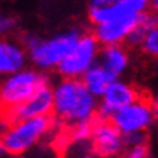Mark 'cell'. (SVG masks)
<instances>
[{"mask_svg": "<svg viewBox=\"0 0 158 158\" xmlns=\"http://www.w3.org/2000/svg\"><path fill=\"white\" fill-rule=\"evenodd\" d=\"M56 124L58 121L55 119L53 114L19 119L6 124L0 137L5 143L8 156H19L47 139L56 129Z\"/></svg>", "mask_w": 158, "mask_h": 158, "instance_id": "3957f363", "label": "cell"}, {"mask_svg": "<svg viewBox=\"0 0 158 158\" xmlns=\"http://www.w3.org/2000/svg\"><path fill=\"white\" fill-rule=\"evenodd\" d=\"M153 73H155V81L158 84V58L155 60V68H153Z\"/></svg>", "mask_w": 158, "mask_h": 158, "instance_id": "603a6c76", "label": "cell"}, {"mask_svg": "<svg viewBox=\"0 0 158 158\" xmlns=\"http://www.w3.org/2000/svg\"><path fill=\"white\" fill-rule=\"evenodd\" d=\"M143 15V13H142ZM142 15L129 16L123 19H114L108 23H102L94 26V35L100 42V45H113V44H126V39L135 24L139 23Z\"/></svg>", "mask_w": 158, "mask_h": 158, "instance_id": "8fae6325", "label": "cell"}, {"mask_svg": "<svg viewBox=\"0 0 158 158\" xmlns=\"http://www.w3.org/2000/svg\"><path fill=\"white\" fill-rule=\"evenodd\" d=\"M27 63L29 56L23 42L8 35L0 37V79L27 66Z\"/></svg>", "mask_w": 158, "mask_h": 158, "instance_id": "30bf717a", "label": "cell"}, {"mask_svg": "<svg viewBox=\"0 0 158 158\" xmlns=\"http://www.w3.org/2000/svg\"><path fill=\"white\" fill-rule=\"evenodd\" d=\"M92 123L94 121H81V123L71 124L66 131L68 145H71V143H89L92 134Z\"/></svg>", "mask_w": 158, "mask_h": 158, "instance_id": "5bb4252c", "label": "cell"}, {"mask_svg": "<svg viewBox=\"0 0 158 158\" xmlns=\"http://www.w3.org/2000/svg\"><path fill=\"white\" fill-rule=\"evenodd\" d=\"M150 158H155V156H150Z\"/></svg>", "mask_w": 158, "mask_h": 158, "instance_id": "cb8c5ba5", "label": "cell"}, {"mask_svg": "<svg viewBox=\"0 0 158 158\" xmlns=\"http://www.w3.org/2000/svg\"><path fill=\"white\" fill-rule=\"evenodd\" d=\"M5 126H6V123H5V119H3V110L0 108V135H2Z\"/></svg>", "mask_w": 158, "mask_h": 158, "instance_id": "44dd1931", "label": "cell"}, {"mask_svg": "<svg viewBox=\"0 0 158 158\" xmlns=\"http://www.w3.org/2000/svg\"><path fill=\"white\" fill-rule=\"evenodd\" d=\"M90 150L97 158H116L126 148L124 134L108 118H95L92 123V134L89 140Z\"/></svg>", "mask_w": 158, "mask_h": 158, "instance_id": "52a82bcc", "label": "cell"}, {"mask_svg": "<svg viewBox=\"0 0 158 158\" xmlns=\"http://www.w3.org/2000/svg\"><path fill=\"white\" fill-rule=\"evenodd\" d=\"M150 11L158 18V0H150Z\"/></svg>", "mask_w": 158, "mask_h": 158, "instance_id": "ffe728a7", "label": "cell"}, {"mask_svg": "<svg viewBox=\"0 0 158 158\" xmlns=\"http://www.w3.org/2000/svg\"><path fill=\"white\" fill-rule=\"evenodd\" d=\"M126 145H135V143H143L147 142V132H134V134H126L124 135Z\"/></svg>", "mask_w": 158, "mask_h": 158, "instance_id": "d6986e66", "label": "cell"}, {"mask_svg": "<svg viewBox=\"0 0 158 158\" xmlns=\"http://www.w3.org/2000/svg\"><path fill=\"white\" fill-rule=\"evenodd\" d=\"M123 158H150V147L147 142L135 143V145H126Z\"/></svg>", "mask_w": 158, "mask_h": 158, "instance_id": "2e32d148", "label": "cell"}, {"mask_svg": "<svg viewBox=\"0 0 158 158\" xmlns=\"http://www.w3.org/2000/svg\"><path fill=\"white\" fill-rule=\"evenodd\" d=\"M139 48L142 50L143 55L148 56V58H153V60L158 58V24L150 27L145 32Z\"/></svg>", "mask_w": 158, "mask_h": 158, "instance_id": "9a60e30c", "label": "cell"}, {"mask_svg": "<svg viewBox=\"0 0 158 158\" xmlns=\"http://www.w3.org/2000/svg\"><path fill=\"white\" fill-rule=\"evenodd\" d=\"M110 119L126 135L134 132H147L158 119V113L152 103V98L139 97L132 103L113 113Z\"/></svg>", "mask_w": 158, "mask_h": 158, "instance_id": "8992f818", "label": "cell"}, {"mask_svg": "<svg viewBox=\"0 0 158 158\" xmlns=\"http://www.w3.org/2000/svg\"><path fill=\"white\" fill-rule=\"evenodd\" d=\"M52 111H53V92H52V84H50L37 90L26 102L3 110V119L6 124H10L19 119L47 116V114H52Z\"/></svg>", "mask_w": 158, "mask_h": 158, "instance_id": "9c48e42d", "label": "cell"}, {"mask_svg": "<svg viewBox=\"0 0 158 158\" xmlns=\"http://www.w3.org/2000/svg\"><path fill=\"white\" fill-rule=\"evenodd\" d=\"M113 79L114 77L97 61L94 66H90L84 73V76L81 77V81L84 82V85L87 87V90L90 92L92 95H95L97 98H100Z\"/></svg>", "mask_w": 158, "mask_h": 158, "instance_id": "4fadbf2b", "label": "cell"}, {"mask_svg": "<svg viewBox=\"0 0 158 158\" xmlns=\"http://www.w3.org/2000/svg\"><path fill=\"white\" fill-rule=\"evenodd\" d=\"M98 63L116 79L123 77L131 68V53L124 44L102 45L98 52Z\"/></svg>", "mask_w": 158, "mask_h": 158, "instance_id": "7c38bea8", "label": "cell"}, {"mask_svg": "<svg viewBox=\"0 0 158 158\" xmlns=\"http://www.w3.org/2000/svg\"><path fill=\"white\" fill-rule=\"evenodd\" d=\"M71 147L77 150V155L74 158H97V155L92 150H89V143H71Z\"/></svg>", "mask_w": 158, "mask_h": 158, "instance_id": "ac0fdd59", "label": "cell"}, {"mask_svg": "<svg viewBox=\"0 0 158 158\" xmlns=\"http://www.w3.org/2000/svg\"><path fill=\"white\" fill-rule=\"evenodd\" d=\"M142 97L137 85L132 82L124 81L123 77H116L110 82V85L103 92V95L98 98V118H111L113 113H116L119 108L132 103L134 100Z\"/></svg>", "mask_w": 158, "mask_h": 158, "instance_id": "ba28073f", "label": "cell"}, {"mask_svg": "<svg viewBox=\"0 0 158 158\" xmlns=\"http://www.w3.org/2000/svg\"><path fill=\"white\" fill-rule=\"evenodd\" d=\"M50 85L45 71L34 66H24L0 79V108L6 110L26 102L37 90Z\"/></svg>", "mask_w": 158, "mask_h": 158, "instance_id": "277c9868", "label": "cell"}, {"mask_svg": "<svg viewBox=\"0 0 158 158\" xmlns=\"http://www.w3.org/2000/svg\"><path fill=\"white\" fill-rule=\"evenodd\" d=\"M16 26V19L10 16L8 13L0 11V37H5L8 35Z\"/></svg>", "mask_w": 158, "mask_h": 158, "instance_id": "e0dca14e", "label": "cell"}, {"mask_svg": "<svg viewBox=\"0 0 158 158\" xmlns=\"http://www.w3.org/2000/svg\"><path fill=\"white\" fill-rule=\"evenodd\" d=\"M82 31L71 27V29L56 32L48 37H40L39 34L27 32L23 35V45L27 50L29 63L40 71H56L60 63L66 58Z\"/></svg>", "mask_w": 158, "mask_h": 158, "instance_id": "7a4b0ae2", "label": "cell"}, {"mask_svg": "<svg viewBox=\"0 0 158 158\" xmlns=\"http://www.w3.org/2000/svg\"><path fill=\"white\" fill-rule=\"evenodd\" d=\"M53 111L52 114L61 124H76L94 121L98 111V98L92 95L81 79L61 77L52 84Z\"/></svg>", "mask_w": 158, "mask_h": 158, "instance_id": "6da1fadb", "label": "cell"}, {"mask_svg": "<svg viewBox=\"0 0 158 158\" xmlns=\"http://www.w3.org/2000/svg\"><path fill=\"white\" fill-rule=\"evenodd\" d=\"M100 47L102 45L94 32H82L66 58L56 68V73L60 74V77L81 79L85 71L98 61Z\"/></svg>", "mask_w": 158, "mask_h": 158, "instance_id": "5b68a950", "label": "cell"}, {"mask_svg": "<svg viewBox=\"0 0 158 158\" xmlns=\"http://www.w3.org/2000/svg\"><path fill=\"white\" fill-rule=\"evenodd\" d=\"M8 153H6V148H5V143H3V140H2V137H0V158H3V156H6Z\"/></svg>", "mask_w": 158, "mask_h": 158, "instance_id": "7402d4cb", "label": "cell"}]
</instances>
